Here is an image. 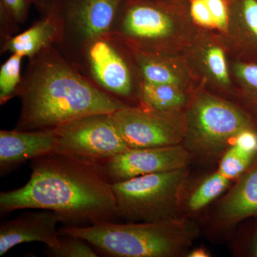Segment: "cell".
<instances>
[{"label": "cell", "instance_id": "obj_18", "mask_svg": "<svg viewBox=\"0 0 257 257\" xmlns=\"http://www.w3.org/2000/svg\"><path fill=\"white\" fill-rule=\"evenodd\" d=\"M217 169L197 179L188 180L182 192L179 217L197 219L224 194L233 184Z\"/></svg>", "mask_w": 257, "mask_h": 257}, {"label": "cell", "instance_id": "obj_6", "mask_svg": "<svg viewBox=\"0 0 257 257\" xmlns=\"http://www.w3.org/2000/svg\"><path fill=\"white\" fill-rule=\"evenodd\" d=\"M189 168L140 176L112 184L119 218L152 222L178 218Z\"/></svg>", "mask_w": 257, "mask_h": 257}, {"label": "cell", "instance_id": "obj_1", "mask_svg": "<svg viewBox=\"0 0 257 257\" xmlns=\"http://www.w3.org/2000/svg\"><path fill=\"white\" fill-rule=\"evenodd\" d=\"M30 167L25 185L0 193L2 214L24 209L50 210L73 226L119 219L112 184L93 162L54 152L31 160Z\"/></svg>", "mask_w": 257, "mask_h": 257}, {"label": "cell", "instance_id": "obj_31", "mask_svg": "<svg viewBox=\"0 0 257 257\" xmlns=\"http://www.w3.org/2000/svg\"><path fill=\"white\" fill-rule=\"evenodd\" d=\"M187 1H190V0H187Z\"/></svg>", "mask_w": 257, "mask_h": 257}, {"label": "cell", "instance_id": "obj_25", "mask_svg": "<svg viewBox=\"0 0 257 257\" xmlns=\"http://www.w3.org/2000/svg\"><path fill=\"white\" fill-rule=\"evenodd\" d=\"M48 254L55 257L99 256V253L87 241L70 235H60L58 247L48 249Z\"/></svg>", "mask_w": 257, "mask_h": 257}, {"label": "cell", "instance_id": "obj_28", "mask_svg": "<svg viewBox=\"0 0 257 257\" xmlns=\"http://www.w3.org/2000/svg\"><path fill=\"white\" fill-rule=\"evenodd\" d=\"M210 10L218 32L224 31L228 22V4L226 0H204Z\"/></svg>", "mask_w": 257, "mask_h": 257}, {"label": "cell", "instance_id": "obj_3", "mask_svg": "<svg viewBox=\"0 0 257 257\" xmlns=\"http://www.w3.org/2000/svg\"><path fill=\"white\" fill-rule=\"evenodd\" d=\"M59 233L84 239L99 254L108 256L182 257L187 256L201 228L197 220L178 217L152 222L66 225Z\"/></svg>", "mask_w": 257, "mask_h": 257}, {"label": "cell", "instance_id": "obj_29", "mask_svg": "<svg viewBox=\"0 0 257 257\" xmlns=\"http://www.w3.org/2000/svg\"><path fill=\"white\" fill-rule=\"evenodd\" d=\"M55 0H33V4L42 15L46 14Z\"/></svg>", "mask_w": 257, "mask_h": 257}, {"label": "cell", "instance_id": "obj_12", "mask_svg": "<svg viewBox=\"0 0 257 257\" xmlns=\"http://www.w3.org/2000/svg\"><path fill=\"white\" fill-rule=\"evenodd\" d=\"M257 216V157L228 190L202 216L214 239L230 237L242 221Z\"/></svg>", "mask_w": 257, "mask_h": 257}, {"label": "cell", "instance_id": "obj_7", "mask_svg": "<svg viewBox=\"0 0 257 257\" xmlns=\"http://www.w3.org/2000/svg\"><path fill=\"white\" fill-rule=\"evenodd\" d=\"M69 62L109 95L128 105L140 104L138 71L127 50L110 35L89 42Z\"/></svg>", "mask_w": 257, "mask_h": 257}, {"label": "cell", "instance_id": "obj_19", "mask_svg": "<svg viewBox=\"0 0 257 257\" xmlns=\"http://www.w3.org/2000/svg\"><path fill=\"white\" fill-rule=\"evenodd\" d=\"M62 26L53 12L49 10L25 31L17 34L1 45V53L10 52L28 59L51 47L62 39Z\"/></svg>", "mask_w": 257, "mask_h": 257}, {"label": "cell", "instance_id": "obj_23", "mask_svg": "<svg viewBox=\"0 0 257 257\" xmlns=\"http://www.w3.org/2000/svg\"><path fill=\"white\" fill-rule=\"evenodd\" d=\"M24 57L11 54L9 58L2 64L0 69V104L8 102L18 96L23 82L22 62Z\"/></svg>", "mask_w": 257, "mask_h": 257}, {"label": "cell", "instance_id": "obj_20", "mask_svg": "<svg viewBox=\"0 0 257 257\" xmlns=\"http://www.w3.org/2000/svg\"><path fill=\"white\" fill-rule=\"evenodd\" d=\"M257 157V131L246 130L238 135L216 164L220 173L234 182Z\"/></svg>", "mask_w": 257, "mask_h": 257}, {"label": "cell", "instance_id": "obj_24", "mask_svg": "<svg viewBox=\"0 0 257 257\" xmlns=\"http://www.w3.org/2000/svg\"><path fill=\"white\" fill-rule=\"evenodd\" d=\"M236 256L257 257V216L242 221L230 236Z\"/></svg>", "mask_w": 257, "mask_h": 257}, {"label": "cell", "instance_id": "obj_21", "mask_svg": "<svg viewBox=\"0 0 257 257\" xmlns=\"http://www.w3.org/2000/svg\"><path fill=\"white\" fill-rule=\"evenodd\" d=\"M229 66L234 86L232 101L246 114L257 130V64L229 58Z\"/></svg>", "mask_w": 257, "mask_h": 257}, {"label": "cell", "instance_id": "obj_10", "mask_svg": "<svg viewBox=\"0 0 257 257\" xmlns=\"http://www.w3.org/2000/svg\"><path fill=\"white\" fill-rule=\"evenodd\" d=\"M111 116L131 149L182 145L187 133L185 111L168 112L139 104L124 106Z\"/></svg>", "mask_w": 257, "mask_h": 257}, {"label": "cell", "instance_id": "obj_30", "mask_svg": "<svg viewBox=\"0 0 257 257\" xmlns=\"http://www.w3.org/2000/svg\"><path fill=\"white\" fill-rule=\"evenodd\" d=\"M211 256V253L209 250L204 246H199L197 248H192L187 257H209Z\"/></svg>", "mask_w": 257, "mask_h": 257}, {"label": "cell", "instance_id": "obj_22", "mask_svg": "<svg viewBox=\"0 0 257 257\" xmlns=\"http://www.w3.org/2000/svg\"><path fill=\"white\" fill-rule=\"evenodd\" d=\"M189 92L182 88L165 84H154L140 80V104L162 111H185Z\"/></svg>", "mask_w": 257, "mask_h": 257}, {"label": "cell", "instance_id": "obj_5", "mask_svg": "<svg viewBox=\"0 0 257 257\" xmlns=\"http://www.w3.org/2000/svg\"><path fill=\"white\" fill-rule=\"evenodd\" d=\"M185 116L187 133L182 145L192 155L193 162L204 165L217 164L238 135L256 130L234 102L200 84L189 92Z\"/></svg>", "mask_w": 257, "mask_h": 257}, {"label": "cell", "instance_id": "obj_14", "mask_svg": "<svg viewBox=\"0 0 257 257\" xmlns=\"http://www.w3.org/2000/svg\"><path fill=\"white\" fill-rule=\"evenodd\" d=\"M228 22L218 32L230 60L257 64V0H227Z\"/></svg>", "mask_w": 257, "mask_h": 257}, {"label": "cell", "instance_id": "obj_26", "mask_svg": "<svg viewBox=\"0 0 257 257\" xmlns=\"http://www.w3.org/2000/svg\"><path fill=\"white\" fill-rule=\"evenodd\" d=\"M189 10L193 21L198 27L216 30L212 15L204 0H190Z\"/></svg>", "mask_w": 257, "mask_h": 257}, {"label": "cell", "instance_id": "obj_32", "mask_svg": "<svg viewBox=\"0 0 257 257\" xmlns=\"http://www.w3.org/2000/svg\"><path fill=\"white\" fill-rule=\"evenodd\" d=\"M226 1H227V0H226Z\"/></svg>", "mask_w": 257, "mask_h": 257}, {"label": "cell", "instance_id": "obj_4", "mask_svg": "<svg viewBox=\"0 0 257 257\" xmlns=\"http://www.w3.org/2000/svg\"><path fill=\"white\" fill-rule=\"evenodd\" d=\"M187 0H124L109 35L143 52L181 55L199 31Z\"/></svg>", "mask_w": 257, "mask_h": 257}, {"label": "cell", "instance_id": "obj_15", "mask_svg": "<svg viewBox=\"0 0 257 257\" xmlns=\"http://www.w3.org/2000/svg\"><path fill=\"white\" fill-rule=\"evenodd\" d=\"M63 218L50 210L29 212L0 224V256L17 245L24 243H45L49 249H56L60 244L57 224Z\"/></svg>", "mask_w": 257, "mask_h": 257}, {"label": "cell", "instance_id": "obj_11", "mask_svg": "<svg viewBox=\"0 0 257 257\" xmlns=\"http://www.w3.org/2000/svg\"><path fill=\"white\" fill-rule=\"evenodd\" d=\"M181 55L199 84L216 95L233 100L234 86L229 57L216 30L199 28Z\"/></svg>", "mask_w": 257, "mask_h": 257}, {"label": "cell", "instance_id": "obj_17", "mask_svg": "<svg viewBox=\"0 0 257 257\" xmlns=\"http://www.w3.org/2000/svg\"><path fill=\"white\" fill-rule=\"evenodd\" d=\"M124 47L138 71L140 80L170 84L188 92L199 85L182 55L153 53Z\"/></svg>", "mask_w": 257, "mask_h": 257}, {"label": "cell", "instance_id": "obj_2", "mask_svg": "<svg viewBox=\"0 0 257 257\" xmlns=\"http://www.w3.org/2000/svg\"><path fill=\"white\" fill-rule=\"evenodd\" d=\"M28 60L18 93L21 109L15 130H52L128 106L96 87L55 46Z\"/></svg>", "mask_w": 257, "mask_h": 257}, {"label": "cell", "instance_id": "obj_8", "mask_svg": "<svg viewBox=\"0 0 257 257\" xmlns=\"http://www.w3.org/2000/svg\"><path fill=\"white\" fill-rule=\"evenodd\" d=\"M124 0H55L51 6L62 26L55 46L69 61L93 40L111 33Z\"/></svg>", "mask_w": 257, "mask_h": 257}, {"label": "cell", "instance_id": "obj_27", "mask_svg": "<svg viewBox=\"0 0 257 257\" xmlns=\"http://www.w3.org/2000/svg\"><path fill=\"white\" fill-rule=\"evenodd\" d=\"M32 5H34L33 0H0V5L20 25L28 20Z\"/></svg>", "mask_w": 257, "mask_h": 257}, {"label": "cell", "instance_id": "obj_13", "mask_svg": "<svg viewBox=\"0 0 257 257\" xmlns=\"http://www.w3.org/2000/svg\"><path fill=\"white\" fill-rule=\"evenodd\" d=\"M111 184L160 172L189 168L192 155L182 145L128 149L116 156L93 162Z\"/></svg>", "mask_w": 257, "mask_h": 257}, {"label": "cell", "instance_id": "obj_16", "mask_svg": "<svg viewBox=\"0 0 257 257\" xmlns=\"http://www.w3.org/2000/svg\"><path fill=\"white\" fill-rule=\"evenodd\" d=\"M57 136L52 130L0 131V171L5 175L27 161L56 152Z\"/></svg>", "mask_w": 257, "mask_h": 257}, {"label": "cell", "instance_id": "obj_9", "mask_svg": "<svg viewBox=\"0 0 257 257\" xmlns=\"http://www.w3.org/2000/svg\"><path fill=\"white\" fill-rule=\"evenodd\" d=\"M57 150L96 162L130 149L116 127L111 113L88 115L56 128Z\"/></svg>", "mask_w": 257, "mask_h": 257}]
</instances>
